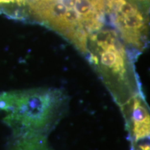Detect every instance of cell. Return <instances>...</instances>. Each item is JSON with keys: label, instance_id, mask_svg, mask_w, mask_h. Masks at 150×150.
Listing matches in <instances>:
<instances>
[{"label": "cell", "instance_id": "8992f818", "mask_svg": "<svg viewBox=\"0 0 150 150\" xmlns=\"http://www.w3.org/2000/svg\"><path fill=\"white\" fill-rule=\"evenodd\" d=\"M0 13L14 20L27 21L28 0H0Z\"/></svg>", "mask_w": 150, "mask_h": 150}, {"label": "cell", "instance_id": "5b68a950", "mask_svg": "<svg viewBox=\"0 0 150 150\" xmlns=\"http://www.w3.org/2000/svg\"><path fill=\"white\" fill-rule=\"evenodd\" d=\"M125 119V128L131 145L149 139V108L143 93L138 94L120 107Z\"/></svg>", "mask_w": 150, "mask_h": 150}, {"label": "cell", "instance_id": "ba28073f", "mask_svg": "<svg viewBox=\"0 0 150 150\" xmlns=\"http://www.w3.org/2000/svg\"><path fill=\"white\" fill-rule=\"evenodd\" d=\"M132 1H137V2H140V3L147 4V1H149V0H132Z\"/></svg>", "mask_w": 150, "mask_h": 150}, {"label": "cell", "instance_id": "6da1fadb", "mask_svg": "<svg viewBox=\"0 0 150 150\" xmlns=\"http://www.w3.org/2000/svg\"><path fill=\"white\" fill-rule=\"evenodd\" d=\"M69 99L63 90L40 88L3 93L0 111L14 136L27 134L47 136L68 109Z\"/></svg>", "mask_w": 150, "mask_h": 150}, {"label": "cell", "instance_id": "3957f363", "mask_svg": "<svg viewBox=\"0 0 150 150\" xmlns=\"http://www.w3.org/2000/svg\"><path fill=\"white\" fill-rule=\"evenodd\" d=\"M84 56L119 107L143 93L134 62L115 31L100 29L90 35Z\"/></svg>", "mask_w": 150, "mask_h": 150}, {"label": "cell", "instance_id": "277c9868", "mask_svg": "<svg viewBox=\"0 0 150 150\" xmlns=\"http://www.w3.org/2000/svg\"><path fill=\"white\" fill-rule=\"evenodd\" d=\"M140 2L132 0H106V22L115 28L125 42L142 53L147 47V14Z\"/></svg>", "mask_w": 150, "mask_h": 150}, {"label": "cell", "instance_id": "7a4b0ae2", "mask_svg": "<svg viewBox=\"0 0 150 150\" xmlns=\"http://www.w3.org/2000/svg\"><path fill=\"white\" fill-rule=\"evenodd\" d=\"M106 0H29V20L50 28L84 54L90 35L106 23Z\"/></svg>", "mask_w": 150, "mask_h": 150}, {"label": "cell", "instance_id": "52a82bcc", "mask_svg": "<svg viewBox=\"0 0 150 150\" xmlns=\"http://www.w3.org/2000/svg\"><path fill=\"white\" fill-rule=\"evenodd\" d=\"M131 150H149V144L145 142V144L131 145Z\"/></svg>", "mask_w": 150, "mask_h": 150}]
</instances>
